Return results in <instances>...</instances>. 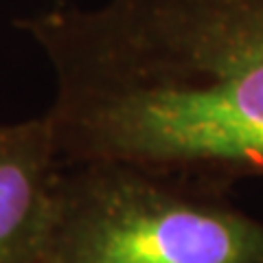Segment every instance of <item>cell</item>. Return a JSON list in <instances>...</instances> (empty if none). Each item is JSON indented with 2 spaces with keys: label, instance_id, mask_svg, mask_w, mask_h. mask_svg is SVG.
<instances>
[{
  "label": "cell",
  "instance_id": "obj_1",
  "mask_svg": "<svg viewBox=\"0 0 263 263\" xmlns=\"http://www.w3.org/2000/svg\"><path fill=\"white\" fill-rule=\"evenodd\" d=\"M15 27L53 68L44 119L62 164H129L221 195L263 178V0H62Z\"/></svg>",
  "mask_w": 263,
  "mask_h": 263
},
{
  "label": "cell",
  "instance_id": "obj_2",
  "mask_svg": "<svg viewBox=\"0 0 263 263\" xmlns=\"http://www.w3.org/2000/svg\"><path fill=\"white\" fill-rule=\"evenodd\" d=\"M46 263H263V221L221 193L119 162L64 164Z\"/></svg>",
  "mask_w": 263,
  "mask_h": 263
},
{
  "label": "cell",
  "instance_id": "obj_3",
  "mask_svg": "<svg viewBox=\"0 0 263 263\" xmlns=\"http://www.w3.org/2000/svg\"><path fill=\"white\" fill-rule=\"evenodd\" d=\"M62 167L44 117L0 125V263H46Z\"/></svg>",
  "mask_w": 263,
  "mask_h": 263
}]
</instances>
